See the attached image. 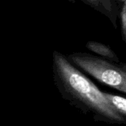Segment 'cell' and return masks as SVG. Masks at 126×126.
<instances>
[{
	"mask_svg": "<svg viewBox=\"0 0 126 126\" xmlns=\"http://www.w3.org/2000/svg\"><path fill=\"white\" fill-rule=\"evenodd\" d=\"M54 83L63 99L96 122L126 125V118L116 111L103 92L58 51L52 52Z\"/></svg>",
	"mask_w": 126,
	"mask_h": 126,
	"instance_id": "obj_1",
	"label": "cell"
},
{
	"mask_svg": "<svg viewBox=\"0 0 126 126\" xmlns=\"http://www.w3.org/2000/svg\"><path fill=\"white\" fill-rule=\"evenodd\" d=\"M66 57L80 70L103 84L126 94V72L120 65L84 52H74Z\"/></svg>",
	"mask_w": 126,
	"mask_h": 126,
	"instance_id": "obj_2",
	"label": "cell"
},
{
	"mask_svg": "<svg viewBox=\"0 0 126 126\" xmlns=\"http://www.w3.org/2000/svg\"><path fill=\"white\" fill-rule=\"evenodd\" d=\"M86 47L89 51L97 54V55L100 56V58L112 62H120L119 58L117 57V54L109 46H107L98 41H91L86 44Z\"/></svg>",
	"mask_w": 126,
	"mask_h": 126,
	"instance_id": "obj_3",
	"label": "cell"
},
{
	"mask_svg": "<svg viewBox=\"0 0 126 126\" xmlns=\"http://www.w3.org/2000/svg\"><path fill=\"white\" fill-rule=\"evenodd\" d=\"M86 4L98 10L101 13L106 15L114 24L116 21L114 4L112 0H82Z\"/></svg>",
	"mask_w": 126,
	"mask_h": 126,
	"instance_id": "obj_4",
	"label": "cell"
},
{
	"mask_svg": "<svg viewBox=\"0 0 126 126\" xmlns=\"http://www.w3.org/2000/svg\"><path fill=\"white\" fill-rule=\"evenodd\" d=\"M106 99L109 102L112 107L121 115L126 118V98L106 92H103Z\"/></svg>",
	"mask_w": 126,
	"mask_h": 126,
	"instance_id": "obj_5",
	"label": "cell"
},
{
	"mask_svg": "<svg viewBox=\"0 0 126 126\" xmlns=\"http://www.w3.org/2000/svg\"><path fill=\"white\" fill-rule=\"evenodd\" d=\"M121 33L123 41L126 43V0H124V4L120 14Z\"/></svg>",
	"mask_w": 126,
	"mask_h": 126,
	"instance_id": "obj_6",
	"label": "cell"
},
{
	"mask_svg": "<svg viewBox=\"0 0 126 126\" xmlns=\"http://www.w3.org/2000/svg\"><path fill=\"white\" fill-rule=\"evenodd\" d=\"M120 66L122 67V69H124V70L126 72V63H120Z\"/></svg>",
	"mask_w": 126,
	"mask_h": 126,
	"instance_id": "obj_7",
	"label": "cell"
},
{
	"mask_svg": "<svg viewBox=\"0 0 126 126\" xmlns=\"http://www.w3.org/2000/svg\"><path fill=\"white\" fill-rule=\"evenodd\" d=\"M69 1H75V0H69Z\"/></svg>",
	"mask_w": 126,
	"mask_h": 126,
	"instance_id": "obj_8",
	"label": "cell"
}]
</instances>
